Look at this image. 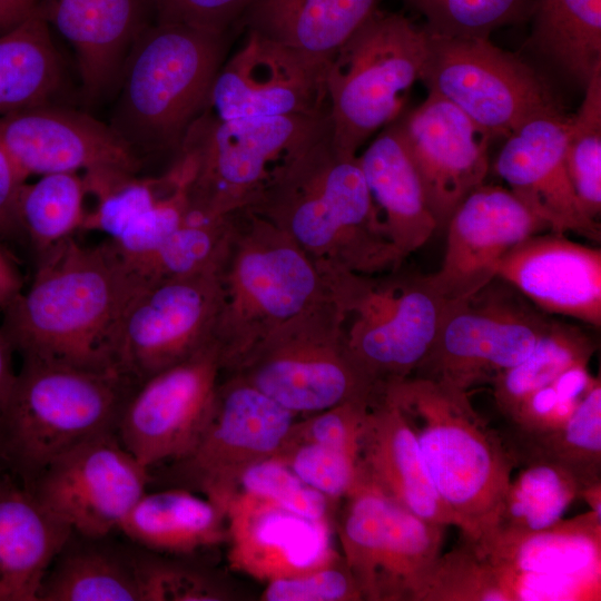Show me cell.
I'll return each mask as SVG.
<instances>
[{
  "label": "cell",
  "instance_id": "obj_4",
  "mask_svg": "<svg viewBox=\"0 0 601 601\" xmlns=\"http://www.w3.org/2000/svg\"><path fill=\"white\" fill-rule=\"evenodd\" d=\"M219 280L215 339L224 372L273 331L332 299L326 268L248 209L233 215Z\"/></svg>",
  "mask_w": 601,
  "mask_h": 601
},
{
  "label": "cell",
  "instance_id": "obj_54",
  "mask_svg": "<svg viewBox=\"0 0 601 601\" xmlns=\"http://www.w3.org/2000/svg\"><path fill=\"white\" fill-rule=\"evenodd\" d=\"M12 353L13 349L0 329V413L12 392L17 378V373L12 366Z\"/></svg>",
  "mask_w": 601,
  "mask_h": 601
},
{
  "label": "cell",
  "instance_id": "obj_3",
  "mask_svg": "<svg viewBox=\"0 0 601 601\" xmlns=\"http://www.w3.org/2000/svg\"><path fill=\"white\" fill-rule=\"evenodd\" d=\"M384 393L408 417L428 477L473 544L493 529L515 463L466 391L410 376Z\"/></svg>",
  "mask_w": 601,
  "mask_h": 601
},
{
  "label": "cell",
  "instance_id": "obj_14",
  "mask_svg": "<svg viewBox=\"0 0 601 601\" xmlns=\"http://www.w3.org/2000/svg\"><path fill=\"white\" fill-rule=\"evenodd\" d=\"M220 303L219 266L144 283L118 326V373L137 386L216 341Z\"/></svg>",
  "mask_w": 601,
  "mask_h": 601
},
{
  "label": "cell",
  "instance_id": "obj_13",
  "mask_svg": "<svg viewBox=\"0 0 601 601\" xmlns=\"http://www.w3.org/2000/svg\"><path fill=\"white\" fill-rule=\"evenodd\" d=\"M345 499L337 534L363 600L413 601L441 554L446 526L414 514L364 477Z\"/></svg>",
  "mask_w": 601,
  "mask_h": 601
},
{
  "label": "cell",
  "instance_id": "obj_52",
  "mask_svg": "<svg viewBox=\"0 0 601 601\" xmlns=\"http://www.w3.org/2000/svg\"><path fill=\"white\" fill-rule=\"evenodd\" d=\"M38 3L39 0H0V36L31 17Z\"/></svg>",
  "mask_w": 601,
  "mask_h": 601
},
{
  "label": "cell",
  "instance_id": "obj_28",
  "mask_svg": "<svg viewBox=\"0 0 601 601\" xmlns=\"http://www.w3.org/2000/svg\"><path fill=\"white\" fill-rule=\"evenodd\" d=\"M71 534L30 489L0 477V601H38L41 583Z\"/></svg>",
  "mask_w": 601,
  "mask_h": 601
},
{
  "label": "cell",
  "instance_id": "obj_19",
  "mask_svg": "<svg viewBox=\"0 0 601 601\" xmlns=\"http://www.w3.org/2000/svg\"><path fill=\"white\" fill-rule=\"evenodd\" d=\"M326 69L247 30L242 47L221 63L201 114L219 120L328 114Z\"/></svg>",
  "mask_w": 601,
  "mask_h": 601
},
{
  "label": "cell",
  "instance_id": "obj_44",
  "mask_svg": "<svg viewBox=\"0 0 601 601\" xmlns=\"http://www.w3.org/2000/svg\"><path fill=\"white\" fill-rule=\"evenodd\" d=\"M273 457L333 502L345 499L359 483V455L313 442H286Z\"/></svg>",
  "mask_w": 601,
  "mask_h": 601
},
{
  "label": "cell",
  "instance_id": "obj_23",
  "mask_svg": "<svg viewBox=\"0 0 601 601\" xmlns=\"http://www.w3.org/2000/svg\"><path fill=\"white\" fill-rule=\"evenodd\" d=\"M228 562L266 583L328 566L342 559L332 523L313 521L238 491L225 508Z\"/></svg>",
  "mask_w": 601,
  "mask_h": 601
},
{
  "label": "cell",
  "instance_id": "obj_50",
  "mask_svg": "<svg viewBox=\"0 0 601 601\" xmlns=\"http://www.w3.org/2000/svg\"><path fill=\"white\" fill-rule=\"evenodd\" d=\"M252 0H149L156 21L228 33Z\"/></svg>",
  "mask_w": 601,
  "mask_h": 601
},
{
  "label": "cell",
  "instance_id": "obj_7",
  "mask_svg": "<svg viewBox=\"0 0 601 601\" xmlns=\"http://www.w3.org/2000/svg\"><path fill=\"white\" fill-rule=\"evenodd\" d=\"M428 37L405 16L376 9L327 63L331 139L347 157L393 122L422 79Z\"/></svg>",
  "mask_w": 601,
  "mask_h": 601
},
{
  "label": "cell",
  "instance_id": "obj_41",
  "mask_svg": "<svg viewBox=\"0 0 601 601\" xmlns=\"http://www.w3.org/2000/svg\"><path fill=\"white\" fill-rule=\"evenodd\" d=\"M564 162L584 213L599 221L601 214V70L585 86L578 112L568 117Z\"/></svg>",
  "mask_w": 601,
  "mask_h": 601
},
{
  "label": "cell",
  "instance_id": "obj_18",
  "mask_svg": "<svg viewBox=\"0 0 601 601\" xmlns=\"http://www.w3.org/2000/svg\"><path fill=\"white\" fill-rule=\"evenodd\" d=\"M148 480V467L108 433L55 459L29 489L73 533L99 539L119 530Z\"/></svg>",
  "mask_w": 601,
  "mask_h": 601
},
{
  "label": "cell",
  "instance_id": "obj_29",
  "mask_svg": "<svg viewBox=\"0 0 601 601\" xmlns=\"http://www.w3.org/2000/svg\"><path fill=\"white\" fill-rule=\"evenodd\" d=\"M357 158L372 203L405 259L425 245L437 224L398 122L387 125Z\"/></svg>",
  "mask_w": 601,
  "mask_h": 601
},
{
  "label": "cell",
  "instance_id": "obj_24",
  "mask_svg": "<svg viewBox=\"0 0 601 601\" xmlns=\"http://www.w3.org/2000/svg\"><path fill=\"white\" fill-rule=\"evenodd\" d=\"M568 117H541L506 138L494 170L548 227L600 242L601 227L582 209L564 162Z\"/></svg>",
  "mask_w": 601,
  "mask_h": 601
},
{
  "label": "cell",
  "instance_id": "obj_37",
  "mask_svg": "<svg viewBox=\"0 0 601 601\" xmlns=\"http://www.w3.org/2000/svg\"><path fill=\"white\" fill-rule=\"evenodd\" d=\"M86 187L79 173H52L26 183L18 200L20 238L35 260L81 231L87 214Z\"/></svg>",
  "mask_w": 601,
  "mask_h": 601
},
{
  "label": "cell",
  "instance_id": "obj_36",
  "mask_svg": "<svg viewBox=\"0 0 601 601\" xmlns=\"http://www.w3.org/2000/svg\"><path fill=\"white\" fill-rule=\"evenodd\" d=\"M508 447L515 462L545 461L562 466L583 489L601 482L600 378L584 394L564 425L538 434L515 432L513 445Z\"/></svg>",
  "mask_w": 601,
  "mask_h": 601
},
{
  "label": "cell",
  "instance_id": "obj_12",
  "mask_svg": "<svg viewBox=\"0 0 601 601\" xmlns=\"http://www.w3.org/2000/svg\"><path fill=\"white\" fill-rule=\"evenodd\" d=\"M427 37L422 79L492 136L508 138L536 118L565 117L545 79L489 38Z\"/></svg>",
  "mask_w": 601,
  "mask_h": 601
},
{
  "label": "cell",
  "instance_id": "obj_27",
  "mask_svg": "<svg viewBox=\"0 0 601 601\" xmlns=\"http://www.w3.org/2000/svg\"><path fill=\"white\" fill-rule=\"evenodd\" d=\"M359 466L366 481L414 514L460 529L428 477L412 423L384 390L365 417Z\"/></svg>",
  "mask_w": 601,
  "mask_h": 601
},
{
  "label": "cell",
  "instance_id": "obj_10",
  "mask_svg": "<svg viewBox=\"0 0 601 601\" xmlns=\"http://www.w3.org/2000/svg\"><path fill=\"white\" fill-rule=\"evenodd\" d=\"M328 127V114L231 120L200 114L179 148L195 162L190 209L221 218L248 208L276 171Z\"/></svg>",
  "mask_w": 601,
  "mask_h": 601
},
{
  "label": "cell",
  "instance_id": "obj_38",
  "mask_svg": "<svg viewBox=\"0 0 601 601\" xmlns=\"http://www.w3.org/2000/svg\"><path fill=\"white\" fill-rule=\"evenodd\" d=\"M597 348L595 339L584 329L550 318L526 357L493 380L499 410L509 417L528 395L551 384L569 367L589 363Z\"/></svg>",
  "mask_w": 601,
  "mask_h": 601
},
{
  "label": "cell",
  "instance_id": "obj_9",
  "mask_svg": "<svg viewBox=\"0 0 601 601\" xmlns=\"http://www.w3.org/2000/svg\"><path fill=\"white\" fill-rule=\"evenodd\" d=\"M224 374L297 416L345 402L374 401L384 390L351 353L332 299L273 331Z\"/></svg>",
  "mask_w": 601,
  "mask_h": 601
},
{
  "label": "cell",
  "instance_id": "obj_40",
  "mask_svg": "<svg viewBox=\"0 0 601 601\" xmlns=\"http://www.w3.org/2000/svg\"><path fill=\"white\" fill-rule=\"evenodd\" d=\"M233 215L207 218L191 209L183 224L142 265L146 282L179 277L219 266L229 236Z\"/></svg>",
  "mask_w": 601,
  "mask_h": 601
},
{
  "label": "cell",
  "instance_id": "obj_46",
  "mask_svg": "<svg viewBox=\"0 0 601 601\" xmlns=\"http://www.w3.org/2000/svg\"><path fill=\"white\" fill-rule=\"evenodd\" d=\"M144 601H216L228 599L213 578L193 568L138 556Z\"/></svg>",
  "mask_w": 601,
  "mask_h": 601
},
{
  "label": "cell",
  "instance_id": "obj_39",
  "mask_svg": "<svg viewBox=\"0 0 601 601\" xmlns=\"http://www.w3.org/2000/svg\"><path fill=\"white\" fill-rule=\"evenodd\" d=\"M525 464L516 479L510 481L495 524L486 536L494 532L546 529L559 522L569 505L580 497L582 484L562 466L545 461Z\"/></svg>",
  "mask_w": 601,
  "mask_h": 601
},
{
  "label": "cell",
  "instance_id": "obj_16",
  "mask_svg": "<svg viewBox=\"0 0 601 601\" xmlns=\"http://www.w3.org/2000/svg\"><path fill=\"white\" fill-rule=\"evenodd\" d=\"M297 415L254 386L223 374L210 417L180 464L188 481L224 511L240 476L285 445Z\"/></svg>",
  "mask_w": 601,
  "mask_h": 601
},
{
  "label": "cell",
  "instance_id": "obj_22",
  "mask_svg": "<svg viewBox=\"0 0 601 601\" xmlns=\"http://www.w3.org/2000/svg\"><path fill=\"white\" fill-rule=\"evenodd\" d=\"M0 144L28 177L99 168L138 173L141 166L112 126L48 104L0 116Z\"/></svg>",
  "mask_w": 601,
  "mask_h": 601
},
{
  "label": "cell",
  "instance_id": "obj_53",
  "mask_svg": "<svg viewBox=\"0 0 601 601\" xmlns=\"http://www.w3.org/2000/svg\"><path fill=\"white\" fill-rule=\"evenodd\" d=\"M22 288V279L16 265L0 246V309H4Z\"/></svg>",
  "mask_w": 601,
  "mask_h": 601
},
{
  "label": "cell",
  "instance_id": "obj_43",
  "mask_svg": "<svg viewBox=\"0 0 601 601\" xmlns=\"http://www.w3.org/2000/svg\"><path fill=\"white\" fill-rule=\"evenodd\" d=\"M425 19L424 30L447 38H490L531 12L533 0H405Z\"/></svg>",
  "mask_w": 601,
  "mask_h": 601
},
{
  "label": "cell",
  "instance_id": "obj_31",
  "mask_svg": "<svg viewBox=\"0 0 601 601\" xmlns=\"http://www.w3.org/2000/svg\"><path fill=\"white\" fill-rule=\"evenodd\" d=\"M496 571L572 574L601 570V516L589 511L535 532H494L473 544Z\"/></svg>",
  "mask_w": 601,
  "mask_h": 601
},
{
  "label": "cell",
  "instance_id": "obj_47",
  "mask_svg": "<svg viewBox=\"0 0 601 601\" xmlns=\"http://www.w3.org/2000/svg\"><path fill=\"white\" fill-rule=\"evenodd\" d=\"M494 571L506 601H597L601 599V570L572 574Z\"/></svg>",
  "mask_w": 601,
  "mask_h": 601
},
{
  "label": "cell",
  "instance_id": "obj_34",
  "mask_svg": "<svg viewBox=\"0 0 601 601\" xmlns=\"http://www.w3.org/2000/svg\"><path fill=\"white\" fill-rule=\"evenodd\" d=\"M61 81L49 24L36 12L0 36V116L48 104Z\"/></svg>",
  "mask_w": 601,
  "mask_h": 601
},
{
  "label": "cell",
  "instance_id": "obj_48",
  "mask_svg": "<svg viewBox=\"0 0 601 601\" xmlns=\"http://www.w3.org/2000/svg\"><path fill=\"white\" fill-rule=\"evenodd\" d=\"M260 597L265 601L363 600L362 592L343 556L328 566L269 581Z\"/></svg>",
  "mask_w": 601,
  "mask_h": 601
},
{
  "label": "cell",
  "instance_id": "obj_49",
  "mask_svg": "<svg viewBox=\"0 0 601 601\" xmlns=\"http://www.w3.org/2000/svg\"><path fill=\"white\" fill-rule=\"evenodd\" d=\"M374 401L345 402L297 420L286 442H313L359 455L365 417Z\"/></svg>",
  "mask_w": 601,
  "mask_h": 601
},
{
  "label": "cell",
  "instance_id": "obj_32",
  "mask_svg": "<svg viewBox=\"0 0 601 601\" xmlns=\"http://www.w3.org/2000/svg\"><path fill=\"white\" fill-rule=\"evenodd\" d=\"M154 551L190 554L226 542L225 511L185 489L145 492L119 526Z\"/></svg>",
  "mask_w": 601,
  "mask_h": 601
},
{
  "label": "cell",
  "instance_id": "obj_1",
  "mask_svg": "<svg viewBox=\"0 0 601 601\" xmlns=\"http://www.w3.org/2000/svg\"><path fill=\"white\" fill-rule=\"evenodd\" d=\"M144 283L107 239L88 246L72 237L36 260L0 329L22 361L118 373V326Z\"/></svg>",
  "mask_w": 601,
  "mask_h": 601
},
{
  "label": "cell",
  "instance_id": "obj_8",
  "mask_svg": "<svg viewBox=\"0 0 601 601\" xmlns=\"http://www.w3.org/2000/svg\"><path fill=\"white\" fill-rule=\"evenodd\" d=\"M331 298L351 353L378 384L412 376L437 334L447 300L428 275L329 270Z\"/></svg>",
  "mask_w": 601,
  "mask_h": 601
},
{
  "label": "cell",
  "instance_id": "obj_42",
  "mask_svg": "<svg viewBox=\"0 0 601 601\" xmlns=\"http://www.w3.org/2000/svg\"><path fill=\"white\" fill-rule=\"evenodd\" d=\"M464 541L437 556L413 601H506L492 564Z\"/></svg>",
  "mask_w": 601,
  "mask_h": 601
},
{
  "label": "cell",
  "instance_id": "obj_20",
  "mask_svg": "<svg viewBox=\"0 0 601 601\" xmlns=\"http://www.w3.org/2000/svg\"><path fill=\"white\" fill-rule=\"evenodd\" d=\"M428 90L423 104L397 122L439 230L483 184L493 136L450 100Z\"/></svg>",
  "mask_w": 601,
  "mask_h": 601
},
{
  "label": "cell",
  "instance_id": "obj_51",
  "mask_svg": "<svg viewBox=\"0 0 601 601\" xmlns=\"http://www.w3.org/2000/svg\"><path fill=\"white\" fill-rule=\"evenodd\" d=\"M27 178L0 144V239L20 238L18 200Z\"/></svg>",
  "mask_w": 601,
  "mask_h": 601
},
{
  "label": "cell",
  "instance_id": "obj_33",
  "mask_svg": "<svg viewBox=\"0 0 601 601\" xmlns=\"http://www.w3.org/2000/svg\"><path fill=\"white\" fill-rule=\"evenodd\" d=\"M38 601H144L138 555L70 539L49 568Z\"/></svg>",
  "mask_w": 601,
  "mask_h": 601
},
{
  "label": "cell",
  "instance_id": "obj_26",
  "mask_svg": "<svg viewBox=\"0 0 601 601\" xmlns=\"http://www.w3.org/2000/svg\"><path fill=\"white\" fill-rule=\"evenodd\" d=\"M149 0H39L36 13L73 48L83 96L95 100L120 77L148 24Z\"/></svg>",
  "mask_w": 601,
  "mask_h": 601
},
{
  "label": "cell",
  "instance_id": "obj_5",
  "mask_svg": "<svg viewBox=\"0 0 601 601\" xmlns=\"http://www.w3.org/2000/svg\"><path fill=\"white\" fill-rule=\"evenodd\" d=\"M135 387L114 372L22 361L0 413V463L29 489L61 454L116 433Z\"/></svg>",
  "mask_w": 601,
  "mask_h": 601
},
{
  "label": "cell",
  "instance_id": "obj_11",
  "mask_svg": "<svg viewBox=\"0 0 601 601\" xmlns=\"http://www.w3.org/2000/svg\"><path fill=\"white\" fill-rule=\"evenodd\" d=\"M550 318L495 277L449 302L434 342L412 376L459 390L493 382L531 352Z\"/></svg>",
  "mask_w": 601,
  "mask_h": 601
},
{
  "label": "cell",
  "instance_id": "obj_25",
  "mask_svg": "<svg viewBox=\"0 0 601 601\" xmlns=\"http://www.w3.org/2000/svg\"><path fill=\"white\" fill-rule=\"evenodd\" d=\"M496 277L544 314L601 326V249L565 234L526 237L501 259Z\"/></svg>",
  "mask_w": 601,
  "mask_h": 601
},
{
  "label": "cell",
  "instance_id": "obj_21",
  "mask_svg": "<svg viewBox=\"0 0 601 601\" xmlns=\"http://www.w3.org/2000/svg\"><path fill=\"white\" fill-rule=\"evenodd\" d=\"M441 267L428 274L440 294L454 302L496 277L503 256L526 237L548 230L509 189L482 184L456 207L446 226Z\"/></svg>",
  "mask_w": 601,
  "mask_h": 601
},
{
  "label": "cell",
  "instance_id": "obj_35",
  "mask_svg": "<svg viewBox=\"0 0 601 601\" xmlns=\"http://www.w3.org/2000/svg\"><path fill=\"white\" fill-rule=\"evenodd\" d=\"M532 42L584 88L601 69V0H533Z\"/></svg>",
  "mask_w": 601,
  "mask_h": 601
},
{
  "label": "cell",
  "instance_id": "obj_45",
  "mask_svg": "<svg viewBox=\"0 0 601 601\" xmlns=\"http://www.w3.org/2000/svg\"><path fill=\"white\" fill-rule=\"evenodd\" d=\"M239 491L265 499L305 519L331 523L335 502L302 481L276 457L263 460L245 470Z\"/></svg>",
  "mask_w": 601,
  "mask_h": 601
},
{
  "label": "cell",
  "instance_id": "obj_2",
  "mask_svg": "<svg viewBox=\"0 0 601 601\" xmlns=\"http://www.w3.org/2000/svg\"><path fill=\"white\" fill-rule=\"evenodd\" d=\"M246 209L329 270L377 274L404 260L372 203L357 156L335 149L329 127L285 162Z\"/></svg>",
  "mask_w": 601,
  "mask_h": 601
},
{
  "label": "cell",
  "instance_id": "obj_6",
  "mask_svg": "<svg viewBox=\"0 0 601 601\" xmlns=\"http://www.w3.org/2000/svg\"><path fill=\"white\" fill-rule=\"evenodd\" d=\"M227 42L228 33L179 23L156 21L140 31L119 77L111 125L137 155L180 148L205 108Z\"/></svg>",
  "mask_w": 601,
  "mask_h": 601
},
{
  "label": "cell",
  "instance_id": "obj_15",
  "mask_svg": "<svg viewBox=\"0 0 601 601\" xmlns=\"http://www.w3.org/2000/svg\"><path fill=\"white\" fill-rule=\"evenodd\" d=\"M223 374L214 341L139 383L119 417L120 443L148 469L186 457L210 417Z\"/></svg>",
  "mask_w": 601,
  "mask_h": 601
},
{
  "label": "cell",
  "instance_id": "obj_17",
  "mask_svg": "<svg viewBox=\"0 0 601 601\" xmlns=\"http://www.w3.org/2000/svg\"><path fill=\"white\" fill-rule=\"evenodd\" d=\"M194 159L179 151L161 175L139 177L116 168H99L82 175L87 208L81 231H98L139 274L142 265L183 224L190 210L189 187Z\"/></svg>",
  "mask_w": 601,
  "mask_h": 601
},
{
  "label": "cell",
  "instance_id": "obj_30",
  "mask_svg": "<svg viewBox=\"0 0 601 601\" xmlns=\"http://www.w3.org/2000/svg\"><path fill=\"white\" fill-rule=\"evenodd\" d=\"M383 0H252L240 20L247 30L328 63Z\"/></svg>",
  "mask_w": 601,
  "mask_h": 601
}]
</instances>
